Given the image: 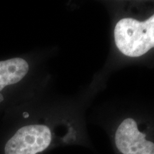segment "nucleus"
Instances as JSON below:
<instances>
[{"instance_id": "4", "label": "nucleus", "mask_w": 154, "mask_h": 154, "mask_svg": "<svg viewBox=\"0 0 154 154\" xmlns=\"http://www.w3.org/2000/svg\"><path fill=\"white\" fill-rule=\"evenodd\" d=\"M117 149L123 154H154V143L146 139V134L138 130L134 119L121 122L115 134Z\"/></svg>"}, {"instance_id": "1", "label": "nucleus", "mask_w": 154, "mask_h": 154, "mask_svg": "<svg viewBox=\"0 0 154 154\" xmlns=\"http://www.w3.org/2000/svg\"><path fill=\"white\" fill-rule=\"evenodd\" d=\"M53 135L46 124H29L10 127L0 143V154H38L51 145Z\"/></svg>"}, {"instance_id": "3", "label": "nucleus", "mask_w": 154, "mask_h": 154, "mask_svg": "<svg viewBox=\"0 0 154 154\" xmlns=\"http://www.w3.org/2000/svg\"><path fill=\"white\" fill-rule=\"evenodd\" d=\"M29 69V63L23 57L0 60V111L13 109L14 94Z\"/></svg>"}, {"instance_id": "2", "label": "nucleus", "mask_w": 154, "mask_h": 154, "mask_svg": "<svg viewBox=\"0 0 154 154\" xmlns=\"http://www.w3.org/2000/svg\"><path fill=\"white\" fill-rule=\"evenodd\" d=\"M114 38L119 51L127 57L145 54L154 48V14L144 22L132 18L119 20L115 26Z\"/></svg>"}]
</instances>
